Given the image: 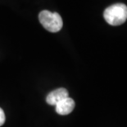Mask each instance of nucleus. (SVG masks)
I'll use <instances>...</instances> for the list:
<instances>
[{"label": "nucleus", "instance_id": "7ed1b4c3", "mask_svg": "<svg viewBox=\"0 0 127 127\" xmlns=\"http://www.w3.org/2000/svg\"><path fill=\"white\" fill-rule=\"evenodd\" d=\"M56 112L59 115L65 116L70 114L75 108V101L72 98H67L63 99L55 105Z\"/></svg>", "mask_w": 127, "mask_h": 127}, {"label": "nucleus", "instance_id": "f03ea898", "mask_svg": "<svg viewBox=\"0 0 127 127\" xmlns=\"http://www.w3.org/2000/svg\"><path fill=\"white\" fill-rule=\"evenodd\" d=\"M39 19L42 26L50 32H58L63 27V20L61 16L57 12H51L44 10L39 14Z\"/></svg>", "mask_w": 127, "mask_h": 127}, {"label": "nucleus", "instance_id": "f257e3e1", "mask_svg": "<svg viewBox=\"0 0 127 127\" xmlns=\"http://www.w3.org/2000/svg\"><path fill=\"white\" fill-rule=\"evenodd\" d=\"M104 19L111 26H119L127 19V7L123 3H116L104 11Z\"/></svg>", "mask_w": 127, "mask_h": 127}, {"label": "nucleus", "instance_id": "39448f33", "mask_svg": "<svg viewBox=\"0 0 127 127\" xmlns=\"http://www.w3.org/2000/svg\"><path fill=\"white\" fill-rule=\"evenodd\" d=\"M6 117H5V113L3 112V110L0 107V126H2L5 122Z\"/></svg>", "mask_w": 127, "mask_h": 127}, {"label": "nucleus", "instance_id": "20e7f679", "mask_svg": "<svg viewBox=\"0 0 127 127\" xmlns=\"http://www.w3.org/2000/svg\"><path fill=\"white\" fill-rule=\"evenodd\" d=\"M67 97H69L68 91L66 88H60L48 93V95L46 98V102H47L48 104L55 106L58 102L67 98Z\"/></svg>", "mask_w": 127, "mask_h": 127}]
</instances>
